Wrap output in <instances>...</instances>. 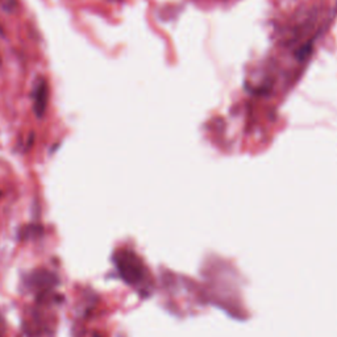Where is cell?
Instances as JSON below:
<instances>
[{
	"label": "cell",
	"instance_id": "2",
	"mask_svg": "<svg viewBox=\"0 0 337 337\" xmlns=\"http://www.w3.org/2000/svg\"><path fill=\"white\" fill-rule=\"evenodd\" d=\"M33 111L36 116L41 117L45 115L48 108L49 100V86L48 82L43 78H39L33 87Z\"/></svg>",
	"mask_w": 337,
	"mask_h": 337
},
{
	"label": "cell",
	"instance_id": "1",
	"mask_svg": "<svg viewBox=\"0 0 337 337\" xmlns=\"http://www.w3.org/2000/svg\"><path fill=\"white\" fill-rule=\"evenodd\" d=\"M115 264L123 279L132 286H140L147 278V270L137 255L129 251H119L115 254Z\"/></svg>",
	"mask_w": 337,
	"mask_h": 337
}]
</instances>
